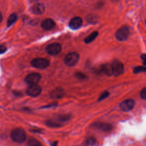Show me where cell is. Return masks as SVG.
Returning <instances> with one entry per match:
<instances>
[{"label": "cell", "mask_w": 146, "mask_h": 146, "mask_svg": "<svg viewBox=\"0 0 146 146\" xmlns=\"http://www.w3.org/2000/svg\"><path fill=\"white\" fill-rule=\"evenodd\" d=\"M10 136L11 139L17 143H22L26 139V132L21 128L14 129L11 132Z\"/></svg>", "instance_id": "cell-1"}, {"label": "cell", "mask_w": 146, "mask_h": 146, "mask_svg": "<svg viewBox=\"0 0 146 146\" xmlns=\"http://www.w3.org/2000/svg\"><path fill=\"white\" fill-rule=\"evenodd\" d=\"M129 35V29L127 26H123L119 28L115 33L116 38L121 42L125 41Z\"/></svg>", "instance_id": "cell-2"}, {"label": "cell", "mask_w": 146, "mask_h": 146, "mask_svg": "<svg viewBox=\"0 0 146 146\" xmlns=\"http://www.w3.org/2000/svg\"><path fill=\"white\" fill-rule=\"evenodd\" d=\"M31 64L35 68L39 69H44L49 66L50 62L48 60L45 58H37L34 59L31 62Z\"/></svg>", "instance_id": "cell-3"}, {"label": "cell", "mask_w": 146, "mask_h": 146, "mask_svg": "<svg viewBox=\"0 0 146 146\" xmlns=\"http://www.w3.org/2000/svg\"><path fill=\"white\" fill-rule=\"evenodd\" d=\"M79 54L75 52L68 53L64 58V63L68 66H75L78 62Z\"/></svg>", "instance_id": "cell-4"}, {"label": "cell", "mask_w": 146, "mask_h": 146, "mask_svg": "<svg viewBox=\"0 0 146 146\" xmlns=\"http://www.w3.org/2000/svg\"><path fill=\"white\" fill-rule=\"evenodd\" d=\"M113 75L115 76H119L123 73L124 67L123 64L118 60H114L111 64Z\"/></svg>", "instance_id": "cell-5"}, {"label": "cell", "mask_w": 146, "mask_h": 146, "mask_svg": "<svg viewBox=\"0 0 146 146\" xmlns=\"http://www.w3.org/2000/svg\"><path fill=\"white\" fill-rule=\"evenodd\" d=\"M62 50L61 45L58 43H52L48 44L46 48L47 52L51 55H58Z\"/></svg>", "instance_id": "cell-6"}, {"label": "cell", "mask_w": 146, "mask_h": 146, "mask_svg": "<svg viewBox=\"0 0 146 146\" xmlns=\"http://www.w3.org/2000/svg\"><path fill=\"white\" fill-rule=\"evenodd\" d=\"M41 79V75L38 73H31L27 75L25 79V82L30 85L37 84Z\"/></svg>", "instance_id": "cell-7"}, {"label": "cell", "mask_w": 146, "mask_h": 146, "mask_svg": "<svg viewBox=\"0 0 146 146\" xmlns=\"http://www.w3.org/2000/svg\"><path fill=\"white\" fill-rule=\"evenodd\" d=\"M41 87L38 84L30 85L26 89V94L30 96L36 97L41 93Z\"/></svg>", "instance_id": "cell-8"}, {"label": "cell", "mask_w": 146, "mask_h": 146, "mask_svg": "<svg viewBox=\"0 0 146 146\" xmlns=\"http://www.w3.org/2000/svg\"><path fill=\"white\" fill-rule=\"evenodd\" d=\"M135 106V102L132 99H127L122 102L120 104L121 110L125 112H128L131 110Z\"/></svg>", "instance_id": "cell-9"}, {"label": "cell", "mask_w": 146, "mask_h": 146, "mask_svg": "<svg viewBox=\"0 0 146 146\" xmlns=\"http://www.w3.org/2000/svg\"><path fill=\"white\" fill-rule=\"evenodd\" d=\"M82 25V19L79 17L72 18L69 22V27L72 30H76L80 27Z\"/></svg>", "instance_id": "cell-10"}, {"label": "cell", "mask_w": 146, "mask_h": 146, "mask_svg": "<svg viewBox=\"0 0 146 146\" xmlns=\"http://www.w3.org/2000/svg\"><path fill=\"white\" fill-rule=\"evenodd\" d=\"M92 126L99 130L104 132L110 131L112 128V126L111 124L104 123H95L92 125Z\"/></svg>", "instance_id": "cell-11"}, {"label": "cell", "mask_w": 146, "mask_h": 146, "mask_svg": "<svg viewBox=\"0 0 146 146\" xmlns=\"http://www.w3.org/2000/svg\"><path fill=\"white\" fill-rule=\"evenodd\" d=\"M55 25V22L50 18L43 20L41 23V27L46 30H50L54 28Z\"/></svg>", "instance_id": "cell-12"}, {"label": "cell", "mask_w": 146, "mask_h": 146, "mask_svg": "<svg viewBox=\"0 0 146 146\" xmlns=\"http://www.w3.org/2000/svg\"><path fill=\"white\" fill-rule=\"evenodd\" d=\"M45 10L44 6L41 3H37L32 7V12L35 14H42Z\"/></svg>", "instance_id": "cell-13"}, {"label": "cell", "mask_w": 146, "mask_h": 146, "mask_svg": "<svg viewBox=\"0 0 146 146\" xmlns=\"http://www.w3.org/2000/svg\"><path fill=\"white\" fill-rule=\"evenodd\" d=\"M64 95V90L62 88H56L51 93V97L54 99L61 98Z\"/></svg>", "instance_id": "cell-14"}, {"label": "cell", "mask_w": 146, "mask_h": 146, "mask_svg": "<svg viewBox=\"0 0 146 146\" xmlns=\"http://www.w3.org/2000/svg\"><path fill=\"white\" fill-rule=\"evenodd\" d=\"M101 70L105 75L107 76H111L112 75H113L111 64L106 63L103 64L101 66Z\"/></svg>", "instance_id": "cell-15"}, {"label": "cell", "mask_w": 146, "mask_h": 146, "mask_svg": "<svg viewBox=\"0 0 146 146\" xmlns=\"http://www.w3.org/2000/svg\"><path fill=\"white\" fill-rule=\"evenodd\" d=\"M46 124L47 126L50 127H59L62 126V124L58 120H48L46 122Z\"/></svg>", "instance_id": "cell-16"}, {"label": "cell", "mask_w": 146, "mask_h": 146, "mask_svg": "<svg viewBox=\"0 0 146 146\" xmlns=\"http://www.w3.org/2000/svg\"><path fill=\"white\" fill-rule=\"evenodd\" d=\"M98 31H94L91 34H90L88 36H87L84 39V42L86 43H89L91 42H92L98 36Z\"/></svg>", "instance_id": "cell-17"}, {"label": "cell", "mask_w": 146, "mask_h": 146, "mask_svg": "<svg viewBox=\"0 0 146 146\" xmlns=\"http://www.w3.org/2000/svg\"><path fill=\"white\" fill-rule=\"evenodd\" d=\"M17 19V15L15 13L11 14L8 18V19L7 21V26L9 27L12 25H13Z\"/></svg>", "instance_id": "cell-18"}, {"label": "cell", "mask_w": 146, "mask_h": 146, "mask_svg": "<svg viewBox=\"0 0 146 146\" xmlns=\"http://www.w3.org/2000/svg\"><path fill=\"white\" fill-rule=\"evenodd\" d=\"M40 142L35 139H31L29 141L28 146H41Z\"/></svg>", "instance_id": "cell-19"}, {"label": "cell", "mask_w": 146, "mask_h": 146, "mask_svg": "<svg viewBox=\"0 0 146 146\" xmlns=\"http://www.w3.org/2000/svg\"><path fill=\"white\" fill-rule=\"evenodd\" d=\"M70 118V116L68 115H61L58 116L57 118V120L60 123H62V122H64L68 120Z\"/></svg>", "instance_id": "cell-20"}, {"label": "cell", "mask_w": 146, "mask_h": 146, "mask_svg": "<svg viewBox=\"0 0 146 146\" xmlns=\"http://www.w3.org/2000/svg\"><path fill=\"white\" fill-rule=\"evenodd\" d=\"M96 143V139L93 137H90L88 138L86 140V146H94Z\"/></svg>", "instance_id": "cell-21"}, {"label": "cell", "mask_w": 146, "mask_h": 146, "mask_svg": "<svg viewBox=\"0 0 146 146\" xmlns=\"http://www.w3.org/2000/svg\"><path fill=\"white\" fill-rule=\"evenodd\" d=\"M145 71V67L144 66L135 67L133 69V72L135 74H138L139 72H142Z\"/></svg>", "instance_id": "cell-22"}, {"label": "cell", "mask_w": 146, "mask_h": 146, "mask_svg": "<svg viewBox=\"0 0 146 146\" xmlns=\"http://www.w3.org/2000/svg\"><path fill=\"white\" fill-rule=\"evenodd\" d=\"M110 95V93L108 91H104V92H103L99 96V99H98V101H101L106 98H107Z\"/></svg>", "instance_id": "cell-23"}, {"label": "cell", "mask_w": 146, "mask_h": 146, "mask_svg": "<svg viewBox=\"0 0 146 146\" xmlns=\"http://www.w3.org/2000/svg\"><path fill=\"white\" fill-rule=\"evenodd\" d=\"M75 76L77 79H84L86 78V76L84 74L82 73V72H76L75 74Z\"/></svg>", "instance_id": "cell-24"}, {"label": "cell", "mask_w": 146, "mask_h": 146, "mask_svg": "<svg viewBox=\"0 0 146 146\" xmlns=\"http://www.w3.org/2000/svg\"><path fill=\"white\" fill-rule=\"evenodd\" d=\"M140 96L142 99H146V88H144L140 92Z\"/></svg>", "instance_id": "cell-25"}, {"label": "cell", "mask_w": 146, "mask_h": 146, "mask_svg": "<svg viewBox=\"0 0 146 146\" xmlns=\"http://www.w3.org/2000/svg\"><path fill=\"white\" fill-rule=\"evenodd\" d=\"M7 50V48L4 45H0V54L5 53Z\"/></svg>", "instance_id": "cell-26"}, {"label": "cell", "mask_w": 146, "mask_h": 146, "mask_svg": "<svg viewBox=\"0 0 146 146\" xmlns=\"http://www.w3.org/2000/svg\"><path fill=\"white\" fill-rule=\"evenodd\" d=\"M141 59L143 61V64L145 65V54H143L141 55Z\"/></svg>", "instance_id": "cell-27"}, {"label": "cell", "mask_w": 146, "mask_h": 146, "mask_svg": "<svg viewBox=\"0 0 146 146\" xmlns=\"http://www.w3.org/2000/svg\"><path fill=\"white\" fill-rule=\"evenodd\" d=\"M57 104L56 103H53V104H48V106H46L44 107H43L42 108H49V107H51L52 106H56Z\"/></svg>", "instance_id": "cell-28"}, {"label": "cell", "mask_w": 146, "mask_h": 146, "mask_svg": "<svg viewBox=\"0 0 146 146\" xmlns=\"http://www.w3.org/2000/svg\"><path fill=\"white\" fill-rule=\"evenodd\" d=\"M57 145H58V141H54V142L51 144V146H57Z\"/></svg>", "instance_id": "cell-29"}, {"label": "cell", "mask_w": 146, "mask_h": 146, "mask_svg": "<svg viewBox=\"0 0 146 146\" xmlns=\"http://www.w3.org/2000/svg\"><path fill=\"white\" fill-rule=\"evenodd\" d=\"M30 131H31L33 132H36V133H38V132H40V130H38V129H31Z\"/></svg>", "instance_id": "cell-30"}, {"label": "cell", "mask_w": 146, "mask_h": 146, "mask_svg": "<svg viewBox=\"0 0 146 146\" xmlns=\"http://www.w3.org/2000/svg\"><path fill=\"white\" fill-rule=\"evenodd\" d=\"M2 13L0 12V22L2 21Z\"/></svg>", "instance_id": "cell-31"}]
</instances>
